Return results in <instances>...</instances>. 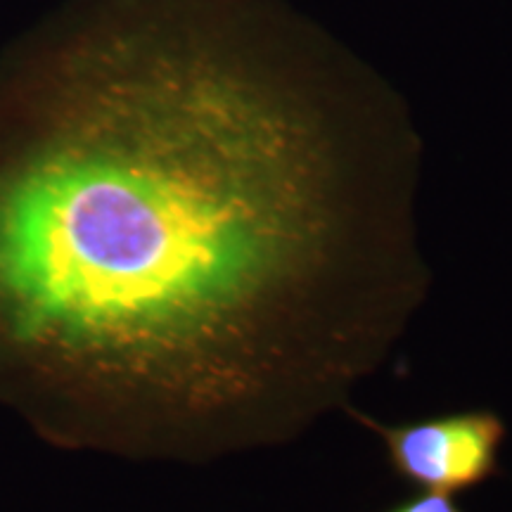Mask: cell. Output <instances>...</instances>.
I'll return each mask as SVG.
<instances>
[{
  "mask_svg": "<svg viewBox=\"0 0 512 512\" xmlns=\"http://www.w3.org/2000/svg\"><path fill=\"white\" fill-rule=\"evenodd\" d=\"M387 512H465L453 501L451 494H437V491H420L411 501H403Z\"/></svg>",
  "mask_w": 512,
  "mask_h": 512,
  "instance_id": "3",
  "label": "cell"
},
{
  "mask_svg": "<svg viewBox=\"0 0 512 512\" xmlns=\"http://www.w3.org/2000/svg\"><path fill=\"white\" fill-rule=\"evenodd\" d=\"M358 425L382 441L394 475L420 491L458 494L498 475L508 427L494 411H458L384 425L351 406Z\"/></svg>",
  "mask_w": 512,
  "mask_h": 512,
  "instance_id": "2",
  "label": "cell"
},
{
  "mask_svg": "<svg viewBox=\"0 0 512 512\" xmlns=\"http://www.w3.org/2000/svg\"><path fill=\"white\" fill-rule=\"evenodd\" d=\"M247 0H64L0 55V406L209 463L351 408L432 283L387 88Z\"/></svg>",
  "mask_w": 512,
  "mask_h": 512,
  "instance_id": "1",
  "label": "cell"
}]
</instances>
